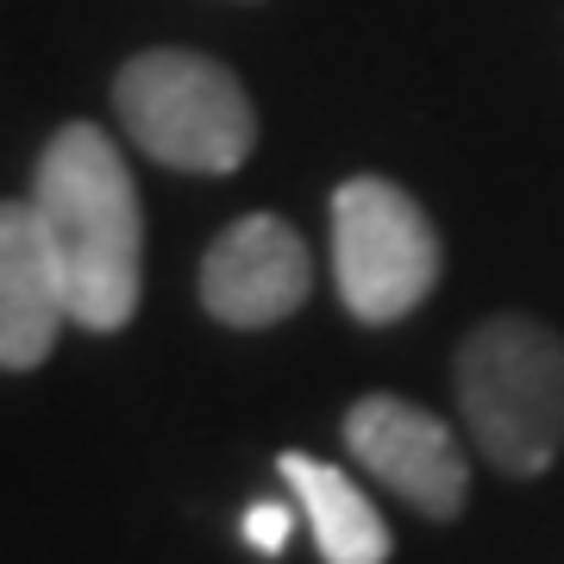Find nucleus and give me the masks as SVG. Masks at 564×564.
<instances>
[{"mask_svg":"<svg viewBox=\"0 0 564 564\" xmlns=\"http://www.w3.org/2000/svg\"><path fill=\"white\" fill-rule=\"evenodd\" d=\"M63 321H69V289L51 258V239L32 202H7L0 207V364L39 370Z\"/></svg>","mask_w":564,"mask_h":564,"instance_id":"obj_7","label":"nucleus"},{"mask_svg":"<svg viewBox=\"0 0 564 564\" xmlns=\"http://www.w3.org/2000/svg\"><path fill=\"white\" fill-rule=\"evenodd\" d=\"M113 107L144 158L195 176H232L258 139L239 76L202 51H139L113 76Z\"/></svg>","mask_w":564,"mask_h":564,"instance_id":"obj_3","label":"nucleus"},{"mask_svg":"<svg viewBox=\"0 0 564 564\" xmlns=\"http://www.w3.org/2000/svg\"><path fill=\"white\" fill-rule=\"evenodd\" d=\"M245 545L251 552H263V558H276L282 545H289V533H295V514H289V502H251L245 508Z\"/></svg>","mask_w":564,"mask_h":564,"instance_id":"obj_9","label":"nucleus"},{"mask_svg":"<svg viewBox=\"0 0 564 564\" xmlns=\"http://www.w3.org/2000/svg\"><path fill=\"white\" fill-rule=\"evenodd\" d=\"M345 452L383 489H395L402 502H414L433 521H452L464 508V489H470L464 445L421 402H402V395H364V402H351Z\"/></svg>","mask_w":564,"mask_h":564,"instance_id":"obj_5","label":"nucleus"},{"mask_svg":"<svg viewBox=\"0 0 564 564\" xmlns=\"http://www.w3.org/2000/svg\"><path fill=\"white\" fill-rule=\"evenodd\" d=\"M458 408L496 470L540 477L564 452V339L527 314L484 321L458 351Z\"/></svg>","mask_w":564,"mask_h":564,"instance_id":"obj_2","label":"nucleus"},{"mask_svg":"<svg viewBox=\"0 0 564 564\" xmlns=\"http://www.w3.org/2000/svg\"><path fill=\"white\" fill-rule=\"evenodd\" d=\"M32 214L69 289V321L120 333L144 289V214L126 151L88 120L63 126L32 176Z\"/></svg>","mask_w":564,"mask_h":564,"instance_id":"obj_1","label":"nucleus"},{"mask_svg":"<svg viewBox=\"0 0 564 564\" xmlns=\"http://www.w3.org/2000/svg\"><path fill=\"white\" fill-rule=\"evenodd\" d=\"M282 477L295 489V508L314 527L326 564H389V527L377 502L364 496L339 464L307 458V452H282Z\"/></svg>","mask_w":564,"mask_h":564,"instance_id":"obj_8","label":"nucleus"},{"mask_svg":"<svg viewBox=\"0 0 564 564\" xmlns=\"http://www.w3.org/2000/svg\"><path fill=\"white\" fill-rule=\"evenodd\" d=\"M333 276L345 307L370 326L414 314L440 282V232L389 176H351L333 195Z\"/></svg>","mask_w":564,"mask_h":564,"instance_id":"obj_4","label":"nucleus"},{"mask_svg":"<svg viewBox=\"0 0 564 564\" xmlns=\"http://www.w3.org/2000/svg\"><path fill=\"white\" fill-rule=\"evenodd\" d=\"M314 258L307 239L276 214H245L214 239L202 263V302L226 326H276L307 302Z\"/></svg>","mask_w":564,"mask_h":564,"instance_id":"obj_6","label":"nucleus"}]
</instances>
